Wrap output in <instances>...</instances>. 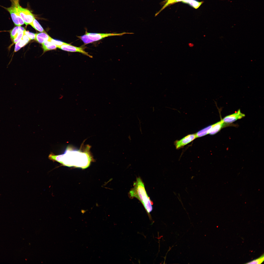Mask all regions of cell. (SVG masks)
<instances>
[{
    "label": "cell",
    "mask_w": 264,
    "mask_h": 264,
    "mask_svg": "<svg viewBox=\"0 0 264 264\" xmlns=\"http://www.w3.org/2000/svg\"><path fill=\"white\" fill-rule=\"evenodd\" d=\"M89 147L87 146L83 151L80 149H74L68 146L64 154L55 155L51 153L49 157L51 160L58 162L65 166L86 168L89 165L91 160L92 157L89 152Z\"/></svg>",
    "instance_id": "cell-1"
},
{
    "label": "cell",
    "mask_w": 264,
    "mask_h": 264,
    "mask_svg": "<svg viewBox=\"0 0 264 264\" xmlns=\"http://www.w3.org/2000/svg\"><path fill=\"white\" fill-rule=\"evenodd\" d=\"M133 187L129 192V196L131 198H134L138 199L142 203L149 219L152 220L150 214L153 210V203L148 196L145 190L144 184L141 178H136L134 183Z\"/></svg>",
    "instance_id": "cell-2"
},
{
    "label": "cell",
    "mask_w": 264,
    "mask_h": 264,
    "mask_svg": "<svg viewBox=\"0 0 264 264\" xmlns=\"http://www.w3.org/2000/svg\"><path fill=\"white\" fill-rule=\"evenodd\" d=\"M18 13L27 25H30L35 18L31 12L26 8L22 7L19 4V0H13Z\"/></svg>",
    "instance_id": "cell-3"
},
{
    "label": "cell",
    "mask_w": 264,
    "mask_h": 264,
    "mask_svg": "<svg viewBox=\"0 0 264 264\" xmlns=\"http://www.w3.org/2000/svg\"><path fill=\"white\" fill-rule=\"evenodd\" d=\"M11 3V6L6 8L1 6L10 13L12 19L14 24L17 26H21L24 23L17 11L15 5L13 0H9Z\"/></svg>",
    "instance_id": "cell-4"
},
{
    "label": "cell",
    "mask_w": 264,
    "mask_h": 264,
    "mask_svg": "<svg viewBox=\"0 0 264 264\" xmlns=\"http://www.w3.org/2000/svg\"><path fill=\"white\" fill-rule=\"evenodd\" d=\"M133 33L123 32L120 33H89L86 31L85 34L88 37L90 43L100 40L105 38L111 36H121L126 34H133Z\"/></svg>",
    "instance_id": "cell-5"
},
{
    "label": "cell",
    "mask_w": 264,
    "mask_h": 264,
    "mask_svg": "<svg viewBox=\"0 0 264 264\" xmlns=\"http://www.w3.org/2000/svg\"><path fill=\"white\" fill-rule=\"evenodd\" d=\"M245 116V114L241 112L240 109L236 112L227 116L222 120L226 127L233 125L231 124L237 120L241 119Z\"/></svg>",
    "instance_id": "cell-6"
},
{
    "label": "cell",
    "mask_w": 264,
    "mask_h": 264,
    "mask_svg": "<svg viewBox=\"0 0 264 264\" xmlns=\"http://www.w3.org/2000/svg\"><path fill=\"white\" fill-rule=\"evenodd\" d=\"M25 30L24 27L17 26L10 31L11 38L13 43L15 44L22 38Z\"/></svg>",
    "instance_id": "cell-7"
},
{
    "label": "cell",
    "mask_w": 264,
    "mask_h": 264,
    "mask_svg": "<svg viewBox=\"0 0 264 264\" xmlns=\"http://www.w3.org/2000/svg\"><path fill=\"white\" fill-rule=\"evenodd\" d=\"M58 48L65 51L72 52H78L81 53L90 58L92 57L88 52L85 51L84 48L81 47L75 46L66 43L65 44L58 47Z\"/></svg>",
    "instance_id": "cell-8"
},
{
    "label": "cell",
    "mask_w": 264,
    "mask_h": 264,
    "mask_svg": "<svg viewBox=\"0 0 264 264\" xmlns=\"http://www.w3.org/2000/svg\"><path fill=\"white\" fill-rule=\"evenodd\" d=\"M196 138L195 134L188 135L179 140L175 142L176 149H179L188 144Z\"/></svg>",
    "instance_id": "cell-9"
},
{
    "label": "cell",
    "mask_w": 264,
    "mask_h": 264,
    "mask_svg": "<svg viewBox=\"0 0 264 264\" xmlns=\"http://www.w3.org/2000/svg\"><path fill=\"white\" fill-rule=\"evenodd\" d=\"M225 127V124L221 118L220 121L212 125L209 134L210 135H214L220 131L222 128Z\"/></svg>",
    "instance_id": "cell-10"
},
{
    "label": "cell",
    "mask_w": 264,
    "mask_h": 264,
    "mask_svg": "<svg viewBox=\"0 0 264 264\" xmlns=\"http://www.w3.org/2000/svg\"><path fill=\"white\" fill-rule=\"evenodd\" d=\"M50 37L45 32L35 33V40L41 44L49 41Z\"/></svg>",
    "instance_id": "cell-11"
},
{
    "label": "cell",
    "mask_w": 264,
    "mask_h": 264,
    "mask_svg": "<svg viewBox=\"0 0 264 264\" xmlns=\"http://www.w3.org/2000/svg\"><path fill=\"white\" fill-rule=\"evenodd\" d=\"M44 52L55 49L57 47L55 44L49 41H46L42 44Z\"/></svg>",
    "instance_id": "cell-12"
},
{
    "label": "cell",
    "mask_w": 264,
    "mask_h": 264,
    "mask_svg": "<svg viewBox=\"0 0 264 264\" xmlns=\"http://www.w3.org/2000/svg\"><path fill=\"white\" fill-rule=\"evenodd\" d=\"M212 125L209 126L199 131L195 134L196 138L202 137L209 134Z\"/></svg>",
    "instance_id": "cell-13"
},
{
    "label": "cell",
    "mask_w": 264,
    "mask_h": 264,
    "mask_svg": "<svg viewBox=\"0 0 264 264\" xmlns=\"http://www.w3.org/2000/svg\"><path fill=\"white\" fill-rule=\"evenodd\" d=\"M182 2L187 3L196 9L198 8L202 3V2H199L196 0H184Z\"/></svg>",
    "instance_id": "cell-14"
},
{
    "label": "cell",
    "mask_w": 264,
    "mask_h": 264,
    "mask_svg": "<svg viewBox=\"0 0 264 264\" xmlns=\"http://www.w3.org/2000/svg\"><path fill=\"white\" fill-rule=\"evenodd\" d=\"M30 25L35 30L39 31L42 32H45L42 27L35 18Z\"/></svg>",
    "instance_id": "cell-15"
},
{
    "label": "cell",
    "mask_w": 264,
    "mask_h": 264,
    "mask_svg": "<svg viewBox=\"0 0 264 264\" xmlns=\"http://www.w3.org/2000/svg\"><path fill=\"white\" fill-rule=\"evenodd\" d=\"M27 44L24 41L21 39L15 43L14 52H15L17 51L22 47L24 46Z\"/></svg>",
    "instance_id": "cell-16"
},
{
    "label": "cell",
    "mask_w": 264,
    "mask_h": 264,
    "mask_svg": "<svg viewBox=\"0 0 264 264\" xmlns=\"http://www.w3.org/2000/svg\"><path fill=\"white\" fill-rule=\"evenodd\" d=\"M264 257L263 254L259 258L246 263V264H261L264 261Z\"/></svg>",
    "instance_id": "cell-17"
},
{
    "label": "cell",
    "mask_w": 264,
    "mask_h": 264,
    "mask_svg": "<svg viewBox=\"0 0 264 264\" xmlns=\"http://www.w3.org/2000/svg\"><path fill=\"white\" fill-rule=\"evenodd\" d=\"M49 41H50L56 45L57 47L63 44H65L66 43L54 39L52 38L51 37H50Z\"/></svg>",
    "instance_id": "cell-18"
},
{
    "label": "cell",
    "mask_w": 264,
    "mask_h": 264,
    "mask_svg": "<svg viewBox=\"0 0 264 264\" xmlns=\"http://www.w3.org/2000/svg\"><path fill=\"white\" fill-rule=\"evenodd\" d=\"M24 33L29 38L30 40L35 39V33L30 32L26 30L24 31Z\"/></svg>",
    "instance_id": "cell-19"
},
{
    "label": "cell",
    "mask_w": 264,
    "mask_h": 264,
    "mask_svg": "<svg viewBox=\"0 0 264 264\" xmlns=\"http://www.w3.org/2000/svg\"><path fill=\"white\" fill-rule=\"evenodd\" d=\"M27 44L30 40L29 38L24 33V34L22 38Z\"/></svg>",
    "instance_id": "cell-20"
}]
</instances>
